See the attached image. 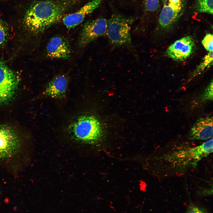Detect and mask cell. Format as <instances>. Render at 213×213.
<instances>
[{
  "instance_id": "6da1fadb",
  "label": "cell",
  "mask_w": 213,
  "mask_h": 213,
  "mask_svg": "<svg viewBox=\"0 0 213 213\" xmlns=\"http://www.w3.org/2000/svg\"><path fill=\"white\" fill-rule=\"evenodd\" d=\"M82 0H42L32 2L27 9L23 23L35 33L43 32L57 23Z\"/></svg>"
},
{
  "instance_id": "5bb4252c",
  "label": "cell",
  "mask_w": 213,
  "mask_h": 213,
  "mask_svg": "<svg viewBox=\"0 0 213 213\" xmlns=\"http://www.w3.org/2000/svg\"><path fill=\"white\" fill-rule=\"evenodd\" d=\"M213 64V52H209L203 58L202 61L195 70L194 73L196 74L203 72L211 66Z\"/></svg>"
},
{
  "instance_id": "7a4b0ae2",
  "label": "cell",
  "mask_w": 213,
  "mask_h": 213,
  "mask_svg": "<svg viewBox=\"0 0 213 213\" xmlns=\"http://www.w3.org/2000/svg\"><path fill=\"white\" fill-rule=\"evenodd\" d=\"M67 133L73 141L88 145H98L103 136L101 125L97 118L85 114L78 116L70 123Z\"/></svg>"
},
{
  "instance_id": "8fae6325",
  "label": "cell",
  "mask_w": 213,
  "mask_h": 213,
  "mask_svg": "<svg viewBox=\"0 0 213 213\" xmlns=\"http://www.w3.org/2000/svg\"><path fill=\"white\" fill-rule=\"evenodd\" d=\"M68 83V79L66 75H58L46 85L43 95L45 97L62 99L66 96Z\"/></svg>"
},
{
  "instance_id": "d6986e66",
  "label": "cell",
  "mask_w": 213,
  "mask_h": 213,
  "mask_svg": "<svg viewBox=\"0 0 213 213\" xmlns=\"http://www.w3.org/2000/svg\"><path fill=\"white\" fill-rule=\"evenodd\" d=\"M185 213H209L206 209L196 204H192L188 207Z\"/></svg>"
},
{
  "instance_id": "52a82bcc",
  "label": "cell",
  "mask_w": 213,
  "mask_h": 213,
  "mask_svg": "<svg viewBox=\"0 0 213 213\" xmlns=\"http://www.w3.org/2000/svg\"><path fill=\"white\" fill-rule=\"evenodd\" d=\"M108 21L99 18L86 22L83 25L80 36L79 44L83 47L97 38L105 36Z\"/></svg>"
},
{
  "instance_id": "3957f363",
  "label": "cell",
  "mask_w": 213,
  "mask_h": 213,
  "mask_svg": "<svg viewBox=\"0 0 213 213\" xmlns=\"http://www.w3.org/2000/svg\"><path fill=\"white\" fill-rule=\"evenodd\" d=\"M133 19L119 14L112 15L108 21L106 35L114 47L128 46L131 43L130 30Z\"/></svg>"
},
{
  "instance_id": "9c48e42d",
  "label": "cell",
  "mask_w": 213,
  "mask_h": 213,
  "mask_svg": "<svg viewBox=\"0 0 213 213\" xmlns=\"http://www.w3.org/2000/svg\"><path fill=\"white\" fill-rule=\"evenodd\" d=\"M46 54L51 58L66 59L71 55V46L68 41L60 36L51 38L46 47Z\"/></svg>"
},
{
  "instance_id": "30bf717a",
  "label": "cell",
  "mask_w": 213,
  "mask_h": 213,
  "mask_svg": "<svg viewBox=\"0 0 213 213\" xmlns=\"http://www.w3.org/2000/svg\"><path fill=\"white\" fill-rule=\"evenodd\" d=\"M104 0H91L76 12L64 16L62 22L68 28H74L101 5Z\"/></svg>"
},
{
  "instance_id": "ac0fdd59",
  "label": "cell",
  "mask_w": 213,
  "mask_h": 213,
  "mask_svg": "<svg viewBox=\"0 0 213 213\" xmlns=\"http://www.w3.org/2000/svg\"><path fill=\"white\" fill-rule=\"evenodd\" d=\"M201 99L203 101H212L213 100V80L209 84L204 90Z\"/></svg>"
},
{
  "instance_id": "5b68a950",
  "label": "cell",
  "mask_w": 213,
  "mask_h": 213,
  "mask_svg": "<svg viewBox=\"0 0 213 213\" xmlns=\"http://www.w3.org/2000/svg\"><path fill=\"white\" fill-rule=\"evenodd\" d=\"M20 144L19 135L13 128L0 124V159L12 157L18 151Z\"/></svg>"
},
{
  "instance_id": "8992f818",
  "label": "cell",
  "mask_w": 213,
  "mask_h": 213,
  "mask_svg": "<svg viewBox=\"0 0 213 213\" xmlns=\"http://www.w3.org/2000/svg\"><path fill=\"white\" fill-rule=\"evenodd\" d=\"M18 83L16 73L4 64L0 63V104L12 99L16 93Z\"/></svg>"
},
{
  "instance_id": "ba28073f",
  "label": "cell",
  "mask_w": 213,
  "mask_h": 213,
  "mask_svg": "<svg viewBox=\"0 0 213 213\" xmlns=\"http://www.w3.org/2000/svg\"><path fill=\"white\" fill-rule=\"evenodd\" d=\"M194 40L191 36L183 37L175 41L167 48V56L176 61H184L189 57L195 49Z\"/></svg>"
},
{
  "instance_id": "7c38bea8",
  "label": "cell",
  "mask_w": 213,
  "mask_h": 213,
  "mask_svg": "<svg viewBox=\"0 0 213 213\" xmlns=\"http://www.w3.org/2000/svg\"><path fill=\"white\" fill-rule=\"evenodd\" d=\"M213 130L212 117L200 118L192 126L189 137L192 140H207L212 137Z\"/></svg>"
},
{
  "instance_id": "4fadbf2b",
  "label": "cell",
  "mask_w": 213,
  "mask_h": 213,
  "mask_svg": "<svg viewBox=\"0 0 213 213\" xmlns=\"http://www.w3.org/2000/svg\"><path fill=\"white\" fill-rule=\"evenodd\" d=\"M213 0H196L194 10L198 13H206L213 14Z\"/></svg>"
},
{
  "instance_id": "e0dca14e",
  "label": "cell",
  "mask_w": 213,
  "mask_h": 213,
  "mask_svg": "<svg viewBox=\"0 0 213 213\" xmlns=\"http://www.w3.org/2000/svg\"><path fill=\"white\" fill-rule=\"evenodd\" d=\"M159 0H145L144 7L146 10L149 12L156 11L159 7Z\"/></svg>"
},
{
  "instance_id": "277c9868",
  "label": "cell",
  "mask_w": 213,
  "mask_h": 213,
  "mask_svg": "<svg viewBox=\"0 0 213 213\" xmlns=\"http://www.w3.org/2000/svg\"><path fill=\"white\" fill-rule=\"evenodd\" d=\"M162 7L158 19L161 31H168L176 23L185 10L186 0H162Z\"/></svg>"
},
{
  "instance_id": "2e32d148",
  "label": "cell",
  "mask_w": 213,
  "mask_h": 213,
  "mask_svg": "<svg viewBox=\"0 0 213 213\" xmlns=\"http://www.w3.org/2000/svg\"><path fill=\"white\" fill-rule=\"evenodd\" d=\"M213 35L206 34L202 41V43L205 49L209 52H213Z\"/></svg>"
},
{
  "instance_id": "9a60e30c",
  "label": "cell",
  "mask_w": 213,
  "mask_h": 213,
  "mask_svg": "<svg viewBox=\"0 0 213 213\" xmlns=\"http://www.w3.org/2000/svg\"><path fill=\"white\" fill-rule=\"evenodd\" d=\"M8 28L7 24L0 19V45L4 43L7 40Z\"/></svg>"
}]
</instances>
